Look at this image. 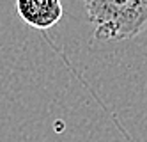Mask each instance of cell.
Here are the masks:
<instances>
[{"mask_svg": "<svg viewBox=\"0 0 147 142\" xmlns=\"http://www.w3.org/2000/svg\"><path fill=\"white\" fill-rule=\"evenodd\" d=\"M16 13L27 25L46 30L59 23L64 11L60 0H16Z\"/></svg>", "mask_w": 147, "mask_h": 142, "instance_id": "cell-2", "label": "cell"}, {"mask_svg": "<svg viewBox=\"0 0 147 142\" xmlns=\"http://www.w3.org/2000/svg\"><path fill=\"white\" fill-rule=\"evenodd\" d=\"M96 41H124L147 27V0H83Z\"/></svg>", "mask_w": 147, "mask_h": 142, "instance_id": "cell-1", "label": "cell"}]
</instances>
